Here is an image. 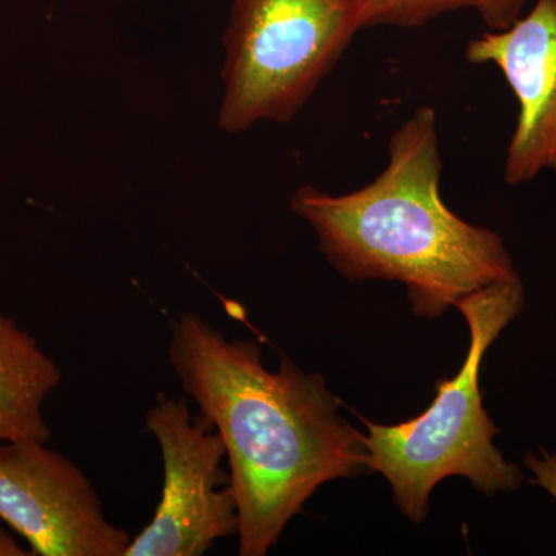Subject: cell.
<instances>
[{
	"instance_id": "6da1fadb",
	"label": "cell",
	"mask_w": 556,
	"mask_h": 556,
	"mask_svg": "<svg viewBox=\"0 0 556 556\" xmlns=\"http://www.w3.org/2000/svg\"><path fill=\"white\" fill-rule=\"evenodd\" d=\"M170 367L226 448L239 507V555L265 556L327 482L369 470L364 434L340 416L321 376L254 340L229 339L199 314L170 321Z\"/></svg>"
},
{
	"instance_id": "7a4b0ae2",
	"label": "cell",
	"mask_w": 556,
	"mask_h": 556,
	"mask_svg": "<svg viewBox=\"0 0 556 556\" xmlns=\"http://www.w3.org/2000/svg\"><path fill=\"white\" fill-rule=\"evenodd\" d=\"M442 170L437 110L424 105L393 131L369 185L343 195L302 186L291 208L346 280L401 281L416 316L437 318L471 292L519 280L500 233L444 203Z\"/></svg>"
},
{
	"instance_id": "3957f363",
	"label": "cell",
	"mask_w": 556,
	"mask_h": 556,
	"mask_svg": "<svg viewBox=\"0 0 556 556\" xmlns=\"http://www.w3.org/2000/svg\"><path fill=\"white\" fill-rule=\"evenodd\" d=\"M470 329V348L459 375L439 380L438 396L426 413L397 426L364 420L369 470L379 471L393 490L399 510L419 525L428 514L434 486L450 477H464L492 496L515 492L522 482L493 438L500 428L482 405L479 372L489 346L521 313V280L503 281L471 292L456 303Z\"/></svg>"
},
{
	"instance_id": "277c9868",
	"label": "cell",
	"mask_w": 556,
	"mask_h": 556,
	"mask_svg": "<svg viewBox=\"0 0 556 556\" xmlns=\"http://www.w3.org/2000/svg\"><path fill=\"white\" fill-rule=\"evenodd\" d=\"M361 31L356 0H233L219 127L289 123Z\"/></svg>"
},
{
	"instance_id": "5b68a950",
	"label": "cell",
	"mask_w": 556,
	"mask_h": 556,
	"mask_svg": "<svg viewBox=\"0 0 556 556\" xmlns=\"http://www.w3.org/2000/svg\"><path fill=\"white\" fill-rule=\"evenodd\" d=\"M146 427L160 445L163 492L152 521L124 556H201L239 535V507L222 467L226 448L214 427L192 417L185 399L166 394L146 413Z\"/></svg>"
},
{
	"instance_id": "8992f818",
	"label": "cell",
	"mask_w": 556,
	"mask_h": 556,
	"mask_svg": "<svg viewBox=\"0 0 556 556\" xmlns=\"http://www.w3.org/2000/svg\"><path fill=\"white\" fill-rule=\"evenodd\" d=\"M0 521L33 556H124L134 538L105 517L83 468L35 439L0 444Z\"/></svg>"
},
{
	"instance_id": "52a82bcc",
	"label": "cell",
	"mask_w": 556,
	"mask_h": 556,
	"mask_svg": "<svg viewBox=\"0 0 556 556\" xmlns=\"http://www.w3.org/2000/svg\"><path fill=\"white\" fill-rule=\"evenodd\" d=\"M466 58L475 65H495L517 98L506 185H526L543 172L556 175V0H536L506 30L468 40Z\"/></svg>"
},
{
	"instance_id": "ba28073f",
	"label": "cell",
	"mask_w": 556,
	"mask_h": 556,
	"mask_svg": "<svg viewBox=\"0 0 556 556\" xmlns=\"http://www.w3.org/2000/svg\"><path fill=\"white\" fill-rule=\"evenodd\" d=\"M61 380L60 367L38 340L0 313V444L50 441L43 404Z\"/></svg>"
},
{
	"instance_id": "9c48e42d",
	"label": "cell",
	"mask_w": 556,
	"mask_h": 556,
	"mask_svg": "<svg viewBox=\"0 0 556 556\" xmlns=\"http://www.w3.org/2000/svg\"><path fill=\"white\" fill-rule=\"evenodd\" d=\"M527 0H356L361 30L420 28L442 14L473 10L486 28L506 30L525 14Z\"/></svg>"
},
{
	"instance_id": "30bf717a",
	"label": "cell",
	"mask_w": 556,
	"mask_h": 556,
	"mask_svg": "<svg viewBox=\"0 0 556 556\" xmlns=\"http://www.w3.org/2000/svg\"><path fill=\"white\" fill-rule=\"evenodd\" d=\"M525 464L535 475V484L544 486L556 500V455L543 452V459L527 455Z\"/></svg>"
},
{
	"instance_id": "8fae6325",
	"label": "cell",
	"mask_w": 556,
	"mask_h": 556,
	"mask_svg": "<svg viewBox=\"0 0 556 556\" xmlns=\"http://www.w3.org/2000/svg\"><path fill=\"white\" fill-rule=\"evenodd\" d=\"M0 556H33V554L31 551L22 547L5 527L0 526Z\"/></svg>"
}]
</instances>
